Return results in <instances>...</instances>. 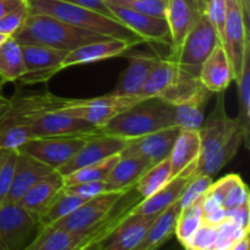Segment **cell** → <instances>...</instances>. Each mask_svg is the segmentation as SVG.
Segmentation results:
<instances>
[{
	"instance_id": "53",
	"label": "cell",
	"mask_w": 250,
	"mask_h": 250,
	"mask_svg": "<svg viewBox=\"0 0 250 250\" xmlns=\"http://www.w3.org/2000/svg\"><path fill=\"white\" fill-rule=\"evenodd\" d=\"M242 2V6H243L244 12H246L247 16L249 17V9H250V1L249 0H241Z\"/></svg>"
},
{
	"instance_id": "8",
	"label": "cell",
	"mask_w": 250,
	"mask_h": 250,
	"mask_svg": "<svg viewBox=\"0 0 250 250\" xmlns=\"http://www.w3.org/2000/svg\"><path fill=\"white\" fill-rule=\"evenodd\" d=\"M39 231L38 217L19 204L0 205V250H24Z\"/></svg>"
},
{
	"instance_id": "36",
	"label": "cell",
	"mask_w": 250,
	"mask_h": 250,
	"mask_svg": "<svg viewBox=\"0 0 250 250\" xmlns=\"http://www.w3.org/2000/svg\"><path fill=\"white\" fill-rule=\"evenodd\" d=\"M121 154V153H120ZM120 154L111 156L100 163L93 164V165L85 166V167L76 170L68 175L62 176L63 177V187H70V186L80 185V183L94 182V181L106 180L110 171L112 170L116 163L120 159Z\"/></svg>"
},
{
	"instance_id": "1",
	"label": "cell",
	"mask_w": 250,
	"mask_h": 250,
	"mask_svg": "<svg viewBox=\"0 0 250 250\" xmlns=\"http://www.w3.org/2000/svg\"><path fill=\"white\" fill-rule=\"evenodd\" d=\"M214 110L199 129L200 153L197 161V175L214 177L236 156L244 144V133L238 119L227 116L222 93H217Z\"/></svg>"
},
{
	"instance_id": "26",
	"label": "cell",
	"mask_w": 250,
	"mask_h": 250,
	"mask_svg": "<svg viewBox=\"0 0 250 250\" xmlns=\"http://www.w3.org/2000/svg\"><path fill=\"white\" fill-rule=\"evenodd\" d=\"M200 153L199 131L181 128L170 153L172 177L180 175L188 165L198 160Z\"/></svg>"
},
{
	"instance_id": "3",
	"label": "cell",
	"mask_w": 250,
	"mask_h": 250,
	"mask_svg": "<svg viewBox=\"0 0 250 250\" xmlns=\"http://www.w3.org/2000/svg\"><path fill=\"white\" fill-rule=\"evenodd\" d=\"M28 14L48 15L73 27L100 34L107 38L125 39L139 44L144 43L141 37L127 28L119 20L81 5L61 0H26Z\"/></svg>"
},
{
	"instance_id": "13",
	"label": "cell",
	"mask_w": 250,
	"mask_h": 250,
	"mask_svg": "<svg viewBox=\"0 0 250 250\" xmlns=\"http://www.w3.org/2000/svg\"><path fill=\"white\" fill-rule=\"evenodd\" d=\"M106 4L114 14L115 19L119 20L122 24H125L137 36L141 37L144 43L149 42V43L171 45L170 29H168L166 19L142 14V12L134 11L128 7L120 6L116 4H110V2H106Z\"/></svg>"
},
{
	"instance_id": "27",
	"label": "cell",
	"mask_w": 250,
	"mask_h": 250,
	"mask_svg": "<svg viewBox=\"0 0 250 250\" xmlns=\"http://www.w3.org/2000/svg\"><path fill=\"white\" fill-rule=\"evenodd\" d=\"M210 93L211 92L208 88H205L204 84L200 82L199 76L182 70L178 66V72L175 81L159 98L177 106V105L189 102L194 98L210 94Z\"/></svg>"
},
{
	"instance_id": "15",
	"label": "cell",
	"mask_w": 250,
	"mask_h": 250,
	"mask_svg": "<svg viewBox=\"0 0 250 250\" xmlns=\"http://www.w3.org/2000/svg\"><path fill=\"white\" fill-rule=\"evenodd\" d=\"M208 0H168L166 22L171 37L170 56L177 55L183 41L207 7Z\"/></svg>"
},
{
	"instance_id": "45",
	"label": "cell",
	"mask_w": 250,
	"mask_h": 250,
	"mask_svg": "<svg viewBox=\"0 0 250 250\" xmlns=\"http://www.w3.org/2000/svg\"><path fill=\"white\" fill-rule=\"evenodd\" d=\"M249 202V190L246 183L243 182L241 177L229 187L227 190L226 195H225L224 204L222 207L226 210L233 209V208L239 207V205L244 204V203Z\"/></svg>"
},
{
	"instance_id": "40",
	"label": "cell",
	"mask_w": 250,
	"mask_h": 250,
	"mask_svg": "<svg viewBox=\"0 0 250 250\" xmlns=\"http://www.w3.org/2000/svg\"><path fill=\"white\" fill-rule=\"evenodd\" d=\"M68 190L73 192L75 194L80 195L83 199L88 200L92 198L98 197V195L106 194V193L117 192V190H128L124 189V188H119L115 185L110 183L109 181L102 180V181H94V182H87V183H80V185L70 186L66 187ZM131 189V188H129Z\"/></svg>"
},
{
	"instance_id": "44",
	"label": "cell",
	"mask_w": 250,
	"mask_h": 250,
	"mask_svg": "<svg viewBox=\"0 0 250 250\" xmlns=\"http://www.w3.org/2000/svg\"><path fill=\"white\" fill-rule=\"evenodd\" d=\"M27 15H28V10H27V4L26 0H24L19 7H16L0 19V33L7 37L14 36L19 31L20 27L22 26Z\"/></svg>"
},
{
	"instance_id": "33",
	"label": "cell",
	"mask_w": 250,
	"mask_h": 250,
	"mask_svg": "<svg viewBox=\"0 0 250 250\" xmlns=\"http://www.w3.org/2000/svg\"><path fill=\"white\" fill-rule=\"evenodd\" d=\"M202 202L203 198H200L192 205L181 210L180 215H178L175 227V234L180 242L181 247L185 249L188 248L194 234L197 233L198 229L203 225Z\"/></svg>"
},
{
	"instance_id": "46",
	"label": "cell",
	"mask_w": 250,
	"mask_h": 250,
	"mask_svg": "<svg viewBox=\"0 0 250 250\" xmlns=\"http://www.w3.org/2000/svg\"><path fill=\"white\" fill-rule=\"evenodd\" d=\"M226 0H208L205 12H207L208 17L211 21V23L214 24L215 29H216L217 34H219L220 42H221L225 20H226Z\"/></svg>"
},
{
	"instance_id": "54",
	"label": "cell",
	"mask_w": 250,
	"mask_h": 250,
	"mask_svg": "<svg viewBox=\"0 0 250 250\" xmlns=\"http://www.w3.org/2000/svg\"><path fill=\"white\" fill-rule=\"evenodd\" d=\"M7 151H9V150H2V149H0V165H1L2 161H4V159H5V156H6Z\"/></svg>"
},
{
	"instance_id": "57",
	"label": "cell",
	"mask_w": 250,
	"mask_h": 250,
	"mask_svg": "<svg viewBox=\"0 0 250 250\" xmlns=\"http://www.w3.org/2000/svg\"><path fill=\"white\" fill-rule=\"evenodd\" d=\"M5 83H4V81L1 80V78H0V95H2V85H4Z\"/></svg>"
},
{
	"instance_id": "10",
	"label": "cell",
	"mask_w": 250,
	"mask_h": 250,
	"mask_svg": "<svg viewBox=\"0 0 250 250\" xmlns=\"http://www.w3.org/2000/svg\"><path fill=\"white\" fill-rule=\"evenodd\" d=\"M139 100H142V98L120 97L107 93L102 97L90 98V99H71L66 106L61 107L58 111L82 119L97 126L98 128H102L114 117Z\"/></svg>"
},
{
	"instance_id": "49",
	"label": "cell",
	"mask_w": 250,
	"mask_h": 250,
	"mask_svg": "<svg viewBox=\"0 0 250 250\" xmlns=\"http://www.w3.org/2000/svg\"><path fill=\"white\" fill-rule=\"evenodd\" d=\"M227 219V210L224 207H219L216 209L211 210L209 212L203 214V224L212 225V226H219L221 222Z\"/></svg>"
},
{
	"instance_id": "23",
	"label": "cell",
	"mask_w": 250,
	"mask_h": 250,
	"mask_svg": "<svg viewBox=\"0 0 250 250\" xmlns=\"http://www.w3.org/2000/svg\"><path fill=\"white\" fill-rule=\"evenodd\" d=\"M199 80L211 93H224L233 81L231 65L221 43L217 44L202 65Z\"/></svg>"
},
{
	"instance_id": "29",
	"label": "cell",
	"mask_w": 250,
	"mask_h": 250,
	"mask_svg": "<svg viewBox=\"0 0 250 250\" xmlns=\"http://www.w3.org/2000/svg\"><path fill=\"white\" fill-rule=\"evenodd\" d=\"M178 72V65L170 56L160 58L156 65L151 68L144 82L141 92L142 99L159 98L175 81Z\"/></svg>"
},
{
	"instance_id": "14",
	"label": "cell",
	"mask_w": 250,
	"mask_h": 250,
	"mask_svg": "<svg viewBox=\"0 0 250 250\" xmlns=\"http://www.w3.org/2000/svg\"><path fill=\"white\" fill-rule=\"evenodd\" d=\"M131 139L121 138V137L110 136V134H98L90 138L72 159L65 165L59 168V173L62 176L68 175L76 170L100 163L111 156L120 154Z\"/></svg>"
},
{
	"instance_id": "39",
	"label": "cell",
	"mask_w": 250,
	"mask_h": 250,
	"mask_svg": "<svg viewBox=\"0 0 250 250\" xmlns=\"http://www.w3.org/2000/svg\"><path fill=\"white\" fill-rule=\"evenodd\" d=\"M212 185V178L209 176L204 175H197L189 181L187 186H186L185 190H183L182 195L178 199V203L181 205V210L186 209L193 203L199 200L205 195L210 186Z\"/></svg>"
},
{
	"instance_id": "34",
	"label": "cell",
	"mask_w": 250,
	"mask_h": 250,
	"mask_svg": "<svg viewBox=\"0 0 250 250\" xmlns=\"http://www.w3.org/2000/svg\"><path fill=\"white\" fill-rule=\"evenodd\" d=\"M172 178L170 158H166L160 163L151 166L149 170H146L137 181L134 187H136L137 192L143 197V199H146L160 190Z\"/></svg>"
},
{
	"instance_id": "50",
	"label": "cell",
	"mask_w": 250,
	"mask_h": 250,
	"mask_svg": "<svg viewBox=\"0 0 250 250\" xmlns=\"http://www.w3.org/2000/svg\"><path fill=\"white\" fill-rule=\"evenodd\" d=\"M23 1L24 0H0V19L19 7Z\"/></svg>"
},
{
	"instance_id": "32",
	"label": "cell",
	"mask_w": 250,
	"mask_h": 250,
	"mask_svg": "<svg viewBox=\"0 0 250 250\" xmlns=\"http://www.w3.org/2000/svg\"><path fill=\"white\" fill-rule=\"evenodd\" d=\"M238 83V99H239V114L238 121L241 124L244 133V146L249 148V133H250V44H248L244 53L243 65L239 77L237 78Z\"/></svg>"
},
{
	"instance_id": "38",
	"label": "cell",
	"mask_w": 250,
	"mask_h": 250,
	"mask_svg": "<svg viewBox=\"0 0 250 250\" xmlns=\"http://www.w3.org/2000/svg\"><path fill=\"white\" fill-rule=\"evenodd\" d=\"M105 2L128 7L134 11L165 19L168 0H104Z\"/></svg>"
},
{
	"instance_id": "20",
	"label": "cell",
	"mask_w": 250,
	"mask_h": 250,
	"mask_svg": "<svg viewBox=\"0 0 250 250\" xmlns=\"http://www.w3.org/2000/svg\"><path fill=\"white\" fill-rule=\"evenodd\" d=\"M198 161V160H197ZM197 161L188 165L180 175L173 177L166 186H164L160 190L154 193L150 197L142 200L133 210L136 215H159L165 211L167 208L178 202L182 195L186 186L189 183L195 176L197 171Z\"/></svg>"
},
{
	"instance_id": "6",
	"label": "cell",
	"mask_w": 250,
	"mask_h": 250,
	"mask_svg": "<svg viewBox=\"0 0 250 250\" xmlns=\"http://www.w3.org/2000/svg\"><path fill=\"white\" fill-rule=\"evenodd\" d=\"M220 43L219 34L204 10L183 41L177 55L170 58L182 70L199 76L204 61Z\"/></svg>"
},
{
	"instance_id": "5",
	"label": "cell",
	"mask_w": 250,
	"mask_h": 250,
	"mask_svg": "<svg viewBox=\"0 0 250 250\" xmlns=\"http://www.w3.org/2000/svg\"><path fill=\"white\" fill-rule=\"evenodd\" d=\"M11 38L20 45L33 44L71 51L78 46L107 37L83 31L48 15L28 14L22 26Z\"/></svg>"
},
{
	"instance_id": "4",
	"label": "cell",
	"mask_w": 250,
	"mask_h": 250,
	"mask_svg": "<svg viewBox=\"0 0 250 250\" xmlns=\"http://www.w3.org/2000/svg\"><path fill=\"white\" fill-rule=\"evenodd\" d=\"M176 125L175 105L160 99H142L100 128L103 134L134 139Z\"/></svg>"
},
{
	"instance_id": "58",
	"label": "cell",
	"mask_w": 250,
	"mask_h": 250,
	"mask_svg": "<svg viewBox=\"0 0 250 250\" xmlns=\"http://www.w3.org/2000/svg\"><path fill=\"white\" fill-rule=\"evenodd\" d=\"M173 250H186L185 248H182V247H181V248H177V249H173Z\"/></svg>"
},
{
	"instance_id": "25",
	"label": "cell",
	"mask_w": 250,
	"mask_h": 250,
	"mask_svg": "<svg viewBox=\"0 0 250 250\" xmlns=\"http://www.w3.org/2000/svg\"><path fill=\"white\" fill-rule=\"evenodd\" d=\"M181 212L180 203L176 202L161 212L146 231L143 238L132 250H159L175 234L176 222Z\"/></svg>"
},
{
	"instance_id": "37",
	"label": "cell",
	"mask_w": 250,
	"mask_h": 250,
	"mask_svg": "<svg viewBox=\"0 0 250 250\" xmlns=\"http://www.w3.org/2000/svg\"><path fill=\"white\" fill-rule=\"evenodd\" d=\"M33 138L28 124L0 126V149L2 150H17L26 142Z\"/></svg>"
},
{
	"instance_id": "11",
	"label": "cell",
	"mask_w": 250,
	"mask_h": 250,
	"mask_svg": "<svg viewBox=\"0 0 250 250\" xmlns=\"http://www.w3.org/2000/svg\"><path fill=\"white\" fill-rule=\"evenodd\" d=\"M21 51L26 71L19 81L24 84H36L50 80L62 70V61L70 53L33 44L21 45Z\"/></svg>"
},
{
	"instance_id": "30",
	"label": "cell",
	"mask_w": 250,
	"mask_h": 250,
	"mask_svg": "<svg viewBox=\"0 0 250 250\" xmlns=\"http://www.w3.org/2000/svg\"><path fill=\"white\" fill-rule=\"evenodd\" d=\"M84 202L85 199L68 190L66 187H62L54 195L51 202L49 203V205L39 217L41 229L42 227L51 226V225L60 221L63 217L68 216Z\"/></svg>"
},
{
	"instance_id": "7",
	"label": "cell",
	"mask_w": 250,
	"mask_h": 250,
	"mask_svg": "<svg viewBox=\"0 0 250 250\" xmlns=\"http://www.w3.org/2000/svg\"><path fill=\"white\" fill-rule=\"evenodd\" d=\"M98 134H102V131L95 133L76 134V136L33 138L20 146L17 151L27 154L58 171L61 166L68 163L90 138Z\"/></svg>"
},
{
	"instance_id": "48",
	"label": "cell",
	"mask_w": 250,
	"mask_h": 250,
	"mask_svg": "<svg viewBox=\"0 0 250 250\" xmlns=\"http://www.w3.org/2000/svg\"><path fill=\"white\" fill-rule=\"evenodd\" d=\"M61 1L81 5V6L88 7V9L94 10V11H98L100 12V14L106 15V16L115 19L114 14H112L111 10L109 9V6H107V4L104 1V0H61Z\"/></svg>"
},
{
	"instance_id": "56",
	"label": "cell",
	"mask_w": 250,
	"mask_h": 250,
	"mask_svg": "<svg viewBox=\"0 0 250 250\" xmlns=\"http://www.w3.org/2000/svg\"><path fill=\"white\" fill-rule=\"evenodd\" d=\"M85 250H100V249H99V247H98V244H95V246L89 247V248H87Z\"/></svg>"
},
{
	"instance_id": "35",
	"label": "cell",
	"mask_w": 250,
	"mask_h": 250,
	"mask_svg": "<svg viewBox=\"0 0 250 250\" xmlns=\"http://www.w3.org/2000/svg\"><path fill=\"white\" fill-rule=\"evenodd\" d=\"M212 93L186 102L176 107V125L181 128L199 131L204 124V110Z\"/></svg>"
},
{
	"instance_id": "52",
	"label": "cell",
	"mask_w": 250,
	"mask_h": 250,
	"mask_svg": "<svg viewBox=\"0 0 250 250\" xmlns=\"http://www.w3.org/2000/svg\"><path fill=\"white\" fill-rule=\"evenodd\" d=\"M11 106V99H7L4 95H0V119L9 111Z\"/></svg>"
},
{
	"instance_id": "12",
	"label": "cell",
	"mask_w": 250,
	"mask_h": 250,
	"mask_svg": "<svg viewBox=\"0 0 250 250\" xmlns=\"http://www.w3.org/2000/svg\"><path fill=\"white\" fill-rule=\"evenodd\" d=\"M128 190H117L85 200L72 214L63 217L51 226L70 232L87 231L103 221L111 212L117 202L124 197L125 193Z\"/></svg>"
},
{
	"instance_id": "51",
	"label": "cell",
	"mask_w": 250,
	"mask_h": 250,
	"mask_svg": "<svg viewBox=\"0 0 250 250\" xmlns=\"http://www.w3.org/2000/svg\"><path fill=\"white\" fill-rule=\"evenodd\" d=\"M229 250H249V234H246L243 238L237 241Z\"/></svg>"
},
{
	"instance_id": "18",
	"label": "cell",
	"mask_w": 250,
	"mask_h": 250,
	"mask_svg": "<svg viewBox=\"0 0 250 250\" xmlns=\"http://www.w3.org/2000/svg\"><path fill=\"white\" fill-rule=\"evenodd\" d=\"M127 59H128V66L121 73L116 87L109 94L141 98L144 82L160 56L155 53L131 51L127 54Z\"/></svg>"
},
{
	"instance_id": "43",
	"label": "cell",
	"mask_w": 250,
	"mask_h": 250,
	"mask_svg": "<svg viewBox=\"0 0 250 250\" xmlns=\"http://www.w3.org/2000/svg\"><path fill=\"white\" fill-rule=\"evenodd\" d=\"M219 226L203 224L186 250H215Z\"/></svg>"
},
{
	"instance_id": "17",
	"label": "cell",
	"mask_w": 250,
	"mask_h": 250,
	"mask_svg": "<svg viewBox=\"0 0 250 250\" xmlns=\"http://www.w3.org/2000/svg\"><path fill=\"white\" fill-rule=\"evenodd\" d=\"M181 131L180 126H171L161 131L146 134L129 141L121 155H133L146 159L151 166L170 156L176 138Z\"/></svg>"
},
{
	"instance_id": "22",
	"label": "cell",
	"mask_w": 250,
	"mask_h": 250,
	"mask_svg": "<svg viewBox=\"0 0 250 250\" xmlns=\"http://www.w3.org/2000/svg\"><path fill=\"white\" fill-rule=\"evenodd\" d=\"M53 171L55 170L27 154H17L14 178L4 204H15L19 202L32 186Z\"/></svg>"
},
{
	"instance_id": "41",
	"label": "cell",
	"mask_w": 250,
	"mask_h": 250,
	"mask_svg": "<svg viewBox=\"0 0 250 250\" xmlns=\"http://www.w3.org/2000/svg\"><path fill=\"white\" fill-rule=\"evenodd\" d=\"M246 234H249V232L242 229L238 225L227 217L224 222L219 225L215 250H229L237 241L243 238Z\"/></svg>"
},
{
	"instance_id": "55",
	"label": "cell",
	"mask_w": 250,
	"mask_h": 250,
	"mask_svg": "<svg viewBox=\"0 0 250 250\" xmlns=\"http://www.w3.org/2000/svg\"><path fill=\"white\" fill-rule=\"evenodd\" d=\"M7 38H9V37H7V36H5V34H2V33H0V44H1V43H4V42L6 41Z\"/></svg>"
},
{
	"instance_id": "28",
	"label": "cell",
	"mask_w": 250,
	"mask_h": 250,
	"mask_svg": "<svg viewBox=\"0 0 250 250\" xmlns=\"http://www.w3.org/2000/svg\"><path fill=\"white\" fill-rule=\"evenodd\" d=\"M151 167V164L146 159L133 155H121L116 165L110 171L106 181L119 188L129 189L134 187L137 181L146 170Z\"/></svg>"
},
{
	"instance_id": "16",
	"label": "cell",
	"mask_w": 250,
	"mask_h": 250,
	"mask_svg": "<svg viewBox=\"0 0 250 250\" xmlns=\"http://www.w3.org/2000/svg\"><path fill=\"white\" fill-rule=\"evenodd\" d=\"M28 125L34 138L76 136V134L95 133L100 131V128L94 125L61 111L44 112L32 120Z\"/></svg>"
},
{
	"instance_id": "21",
	"label": "cell",
	"mask_w": 250,
	"mask_h": 250,
	"mask_svg": "<svg viewBox=\"0 0 250 250\" xmlns=\"http://www.w3.org/2000/svg\"><path fill=\"white\" fill-rule=\"evenodd\" d=\"M159 215L132 214L98 247L100 250H132L141 242Z\"/></svg>"
},
{
	"instance_id": "2",
	"label": "cell",
	"mask_w": 250,
	"mask_h": 250,
	"mask_svg": "<svg viewBox=\"0 0 250 250\" xmlns=\"http://www.w3.org/2000/svg\"><path fill=\"white\" fill-rule=\"evenodd\" d=\"M142 200L143 197L137 192L136 187H132L117 202L111 212L92 229L83 232H70L53 226L42 227L36 238L24 250H85L109 237L133 214L134 208Z\"/></svg>"
},
{
	"instance_id": "47",
	"label": "cell",
	"mask_w": 250,
	"mask_h": 250,
	"mask_svg": "<svg viewBox=\"0 0 250 250\" xmlns=\"http://www.w3.org/2000/svg\"><path fill=\"white\" fill-rule=\"evenodd\" d=\"M227 217L238 225L242 229L249 232L250 224V200L239 205V207L233 208V209L227 210Z\"/></svg>"
},
{
	"instance_id": "24",
	"label": "cell",
	"mask_w": 250,
	"mask_h": 250,
	"mask_svg": "<svg viewBox=\"0 0 250 250\" xmlns=\"http://www.w3.org/2000/svg\"><path fill=\"white\" fill-rule=\"evenodd\" d=\"M63 187V177L59 171H53L32 186L23 194V197L16 203L20 207L26 209L34 216L41 217L45 208L54 198V195Z\"/></svg>"
},
{
	"instance_id": "42",
	"label": "cell",
	"mask_w": 250,
	"mask_h": 250,
	"mask_svg": "<svg viewBox=\"0 0 250 250\" xmlns=\"http://www.w3.org/2000/svg\"><path fill=\"white\" fill-rule=\"evenodd\" d=\"M17 150H9L4 161L0 165V205L4 204L10 187H11L12 178H14L15 166L17 161Z\"/></svg>"
},
{
	"instance_id": "31",
	"label": "cell",
	"mask_w": 250,
	"mask_h": 250,
	"mask_svg": "<svg viewBox=\"0 0 250 250\" xmlns=\"http://www.w3.org/2000/svg\"><path fill=\"white\" fill-rule=\"evenodd\" d=\"M21 45L11 37L0 44V78L6 82L19 81L24 73Z\"/></svg>"
},
{
	"instance_id": "19",
	"label": "cell",
	"mask_w": 250,
	"mask_h": 250,
	"mask_svg": "<svg viewBox=\"0 0 250 250\" xmlns=\"http://www.w3.org/2000/svg\"><path fill=\"white\" fill-rule=\"evenodd\" d=\"M137 45L138 44L134 42L117 38H104L100 41L90 42L84 45L78 46L75 50H71L62 61L61 67L63 70L71 66L87 65V63L98 62L106 59L116 58Z\"/></svg>"
},
{
	"instance_id": "9",
	"label": "cell",
	"mask_w": 250,
	"mask_h": 250,
	"mask_svg": "<svg viewBox=\"0 0 250 250\" xmlns=\"http://www.w3.org/2000/svg\"><path fill=\"white\" fill-rule=\"evenodd\" d=\"M227 11L224 31L221 37V45L226 53L232 68L233 80L237 81L242 71L244 53L250 44L248 16L244 12L241 0H226Z\"/></svg>"
}]
</instances>
